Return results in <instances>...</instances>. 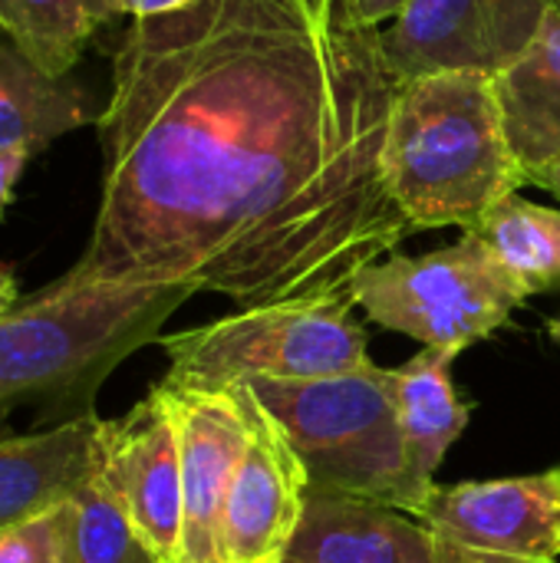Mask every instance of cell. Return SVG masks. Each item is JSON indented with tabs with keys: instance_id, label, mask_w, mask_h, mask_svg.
Wrapping results in <instances>:
<instances>
[{
	"instance_id": "8fae6325",
	"label": "cell",
	"mask_w": 560,
	"mask_h": 563,
	"mask_svg": "<svg viewBox=\"0 0 560 563\" xmlns=\"http://www.w3.org/2000/svg\"><path fill=\"white\" fill-rule=\"evenodd\" d=\"M168 396L182 445V561L218 563V531L234 468L248 445V416L231 389L158 383Z\"/></svg>"
},
{
	"instance_id": "484cf974",
	"label": "cell",
	"mask_w": 560,
	"mask_h": 563,
	"mask_svg": "<svg viewBox=\"0 0 560 563\" xmlns=\"http://www.w3.org/2000/svg\"><path fill=\"white\" fill-rule=\"evenodd\" d=\"M548 333H551L554 340H560V317H554V320H548Z\"/></svg>"
},
{
	"instance_id": "9c48e42d",
	"label": "cell",
	"mask_w": 560,
	"mask_h": 563,
	"mask_svg": "<svg viewBox=\"0 0 560 563\" xmlns=\"http://www.w3.org/2000/svg\"><path fill=\"white\" fill-rule=\"evenodd\" d=\"M231 393L248 416V445L224 498L218 563H281L304 518L307 468L251 386H234Z\"/></svg>"
},
{
	"instance_id": "603a6c76",
	"label": "cell",
	"mask_w": 560,
	"mask_h": 563,
	"mask_svg": "<svg viewBox=\"0 0 560 563\" xmlns=\"http://www.w3.org/2000/svg\"><path fill=\"white\" fill-rule=\"evenodd\" d=\"M112 13H129V16H162L172 10H182L195 0H102Z\"/></svg>"
},
{
	"instance_id": "3957f363",
	"label": "cell",
	"mask_w": 560,
	"mask_h": 563,
	"mask_svg": "<svg viewBox=\"0 0 560 563\" xmlns=\"http://www.w3.org/2000/svg\"><path fill=\"white\" fill-rule=\"evenodd\" d=\"M386 181L416 231H472L528 185L488 73H436L396 89Z\"/></svg>"
},
{
	"instance_id": "7402d4cb",
	"label": "cell",
	"mask_w": 560,
	"mask_h": 563,
	"mask_svg": "<svg viewBox=\"0 0 560 563\" xmlns=\"http://www.w3.org/2000/svg\"><path fill=\"white\" fill-rule=\"evenodd\" d=\"M30 162V152H20V148H0V218L7 214L10 201H13V188L23 175Z\"/></svg>"
},
{
	"instance_id": "7c38bea8",
	"label": "cell",
	"mask_w": 560,
	"mask_h": 563,
	"mask_svg": "<svg viewBox=\"0 0 560 563\" xmlns=\"http://www.w3.org/2000/svg\"><path fill=\"white\" fill-rule=\"evenodd\" d=\"M281 563H436L422 521L373 501L307 492Z\"/></svg>"
},
{
	"instance_id": "6da1fadb",
	"label": "cell",
	"mask_w": 560,
	"mask_h": 563,
	"mask_svg": "<svg viewBox=\"0 0 560 563\" xmlns=\"http://www.w3.org/2000/svg\"><path fill=\"white\" fill-rule=\"evenodd\" d=\"M399 82L337 0L139 16L96 119L102 201L63 284H191L241 310L350 294L416 234L386 181Z\"/></svg>"
},
{
	"instance_id": "7a4b0ae2",
	"label": "cell",
	"mask_w": 560,
	"mask_h": 563,
	"mask_svg": "<svg viewBox=\"0 0 560 563\" xmlns=\"http://www.w3.org/2000/svg\"><path fill=\"white\" fill-rule=\"evenodd\" d=\"M198 290L191 284H63L0 317V422L33 406L56 426L92 412L102 379Z\"/></svg>"
},
{
	"instance_id": "277c9868",
	"label": "cell",
	"mask_w": 560,
	"mask_h": 563,
	"mask_svg": "<svg viewBox=\"0 0 560 563\" xmlns=\"http://www.w3.org/2000/svg\"><path fill=\"white\" fill-rule=\"evenodd\" d=\"M251 393L287 432L314 495L422 515L426 498L406 468L389 369L366 363L327 379L251 383Z\"/></svg>"
},
{
	"instance_id": "5b68a950",
	"label": "cell",
	"mask_w": 560,
	"mask_h": 563,
	"mask_svg": "<svg viewBox=\"0 0 560 563\" xmlns=\"http://www.w3.org/2000/svg\"><path fill=\"white\" fill-rule=\"evenodd\" d=\"M350 294L238 310L208 327L158 336L168 373L162 383L188 389H234L251 383H307L353 373L370 360L366 330Z\"/></svg>"
},
{
	"instance_id": "e0dca14e",
	"label": "cell",
	"mask_w": 560,
	"mask_h": 563,
	"mask_svg": "<svg viewBox=\"0 0 560 563\" xmlns=\"http://www.w3.org/2000/svg\"><path fill=\"white\" fill-rule=\"evenodd\" d=\"M112 16L102 0H0V33L50 76H69L89 36Z\"/></svg>"
},
{
	"instance_id": "ffe728a7",
	"label": "cell",
	"mask_w": 560,
	"mask_h": 563,
	"mask_svg": "<svg viewBox=\"0 0 560 563\" xmlns=\"http://www.w3.org/2000/svg\"><path fill=\"white\" fill-rule=\"evenodd\" d=\"M0 563H69L66 501L43 515L0 528Z\"/></svg>"
},
{
	"instance_id": "8992f818",
	"label": "cell",
	"mask_w": 560,
	"mask_h": 563,
	"mask_svg": "<svg viewBox=\"0 0 560 563\" xmlns=\"http://www.w3.org/2000/svg\"><path fill=\"white\" fill-rule=\"evenodd\" d=\"M350 297L376 327L449 356L498 333L528 303V290L475 231L429 254L370 264Z\"/></svg>"
},
{
	"instance_id": "2e32d148",
	"label": "cell",
	"mask_w": 560,
	"mask_h": 563,
	"mask_svg": "<svg viewBox=\"0 0 560 563\" xmlns=\"http://www.w3.org/2000/svg\"><path fill=\"white\" fill-rule=\"evenodd\" d=\"M89 96L69 76H50L0 40V148L36 155L59 135L96 122Z\"/></svg>"
},
{
	"instance_id": "9a60e30c",
	"label": "cell",
	"mask_w": 560,
	"mask_h": 563,
	"mask_svg": "<svg viewBox=\"0 0 560 563\" xmlns=\"http://www.w3.org/2000/svg\"><path fill=\"white\" fill-rule=\"evenodd\" d=\"M508 145L528 172L560 158V3H554L531 46L492 76Z\"/></svg>"
},
{
	"instance_id": "d6986e66",
	"label": "cell",
	"mask_w": 560,
	"mask_h": 563,
	"mask_svg": "<svg viewBox=\"0 0 560 563\" xmlns=\"http://www.w3.org/2000/svg\"><path fill=\"white\" fill-rule=\"evenodd\" d=\"M66 548L69 563H158L106 485L99 465L66 501Z\"/></svg>"
},
{
	"instance_id": "ba28073f",
	"label": "cell",
	"mask_w": 560,
	"mask_h": 563,
	"mask_svg": "<svg viewBox=\"0 0 560 563\" xmlns=\"http://www.w3.org/2000/svg\"><path fill=\"white\" fill-rule=\"evenodd\" d=\"M560 0H409L383 33L396 82L436 73H502L538 36Z\"/></svg>"
},
{
	"instance_id": "44dd1931",
	"label": "cell",
	"mask_w": 560,
	"mask_h": 563,
	"mask_svg": "<svg viewBox=\"0 0 560 563\" xmlns=\"http://www.w3.org/2000/svg\"><path fill=\"white\" fill-rule=\"evenodd\" d=\"M409 0H337V16L356 30H380L386 20H399Z\"/></svg>"
},
{
	"instance_id": "30bf717a",
	"label": "cell",
	"mask_w": 560,
	"mask_h": 563,
	"mask_svg": "<svg viewBox=\"0 0 560 563\" xmlns=\"http://www.w3.org/2000/svg\"><path fill=\"white\" fill-rule=\"evenodd\" d=\"M99 472L158 563L182 561V445L162 386L99 426Z\"/></svg>"
},
{
	"instance_id": "52a82bcc",
	"label": "cell",
	"mask_w": 560,
	"mask_h": 563,
	"mask_svg": "<svg viewBox=\"0 0 560 563\" xmlns=\"http://www.w3.org/2000/svg\"><path fill=\"white\" fill-rule=\"evenodd\" d=\"M436 563H558V468L432 488L422 515Z\"/></svg>"
},
{
	"instance_id": "ac0fdd59",
	"label": "cell",
	"mask_w": 560,
	"mask_h": 563,
	"mask_svg": "<svg viewBox=\"0 0 560 563\" xmlns=\"http://www.w3.org/2000/svg\"><path fill=\"white\" fill-rule=\"evenodd\" d=\"M472 231L518 277L528 297L560 290V208H545L512 195Z\"/></svg>"
},
{
	"instance_id": "4316f807",
	"label": "cell",
	"mask_w": 560,
	"mask_h": 563,
	"mask_svg": "<svg viewBox=\"0 0 560 563\" xmlns=\"http://www.w3.org/2000/svg\"><path fill=\"white\" fill-rule=\"evenodd\" d=\"M558 478H560V468H558Z\"/></svg>"
},
{
	"instance_id": "cb8c5ba5",
	"label": "cell",
	"mask_w": 560,
	"mask_h": 563,
	"mask_svg": "<svg viewBox=\"0 0 560 563\" xmlns=\"http://www.w3.org/2000/svg\"><path fill=\"white\" fill-rule=\"evenodd\" d=\"M528 181L560 198V158L558 162H548V165H541V168H535V172H528Z\"/></svg>"
},
{
	"instance_id": "4fadbf2b",
	"label": "cell",
	"mask_w": 560,
	"mask_h": 563,
	"mask_svg": "<svg viewBox=\"0 0 560 563\" xmlns=\"http://www.w3.org/2000/svg\"><path fill=\"white\" fill-rule=\"evenodd\" d=\"M96 412L43 432L0 435V528L69 501L99 465Z\"/></svg>"
},
{
	"instance_id": "d4e9b609",
	"label": "cell",
	"mask_w": 560,
	"mask_h": 563,
	"mask_svg": "<svg viewBox=\"0 0 560 563\" xmlns=\"http://www.w3.org/2000/svg\"><path fill=\"white\" fill-rule=\"evenodd\" d=\"M17 303H20L17 280L10 277V271H7V267H0V317H3V313H10Z\"/></svg>"
},
{
	"instance_id": "5bb4252c",
	"label": "cell",
	"mask_w": 560,
	"mask_h": 563,
	"mask_svg": "<svg viewBox=\"0 0 560 563\" xmlns=\"http://www.w3.org/2000/svg\"><path fill=\"white\" fill-rule=\"evenodd\" d=\"M455 356L422 346L409 363L389 369V393L406 449V468L416 492L429 501L436 488V468L469 426L472 406L452 383Z\"/></svg>"
}]
</instances>
